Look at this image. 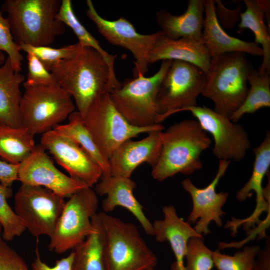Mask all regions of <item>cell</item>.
<instances>
[{
    "label": "cell",
    "mask_w": 270,
    "mask_h": 270,
    "mask_svg": "<svg viewBox=\"0 0 270 270\" xmlns=\"http://www.w3.org/2000/svg\"><path fill=\"white\" fill-rule=\"evenodd\" d=\"M50 72L56 84L74 98L83 118L96 98L121 85L114 80L98 52L80 45L73 56L60 61Z\"/></svg>",
    "instance_id": "6da1fadb"
},
{
    "label": "cell",
    "mask_w": 270,
    "mask_h": 270,
    "mask_svg": "<svg viewBox=\"0 0 270 270\" xmlns=\"http://www.w3.org/2000/svg\"><path fill=\"white\" fill-rule=\"evenodd\" d=\"M162 150L152 176L163 181L178 174L190 175L202 166L200 156L212 140L196 120L176 122L160 132Z\"/></svg>",
    "instance_id": "7a4b0ae2"
},
{
    "label": "cell",
    "mask_w": 270,
    "mask_h": 270,
    "mask_svg": "<svg viewBox=\"0 0 270 270\" xmlns=\"http://www.w3.org/2000/svg\"><path fill=\"white\" fill-rule=\"evenodd\" d=\"M62 0H6L0 10L8 14L16 44L48 46L66 29L56 18Z\"/></svg>",
    "instance_id": "3957f363"
},
{
    "label": "cell",
    "mask_w": 270,
    "mask_h": 270,
    "mask_svg": "<svg viewBox=\"0 0 270 270\" xmlns=\"http://www.w3.org/2000/svg\"><path fill=\"white\" fill-rule=\"evenodd\" d=\"M252 68L244 53L212 58L201 94L214 102V110L230 118L246 96L248 77Z\"/></svg>",
    "instance_id": "277c9868"
},
{
    "label": "cell",
    "mask_w": 270,
    "mask_h": 270,
    "mask_svg": "<svg viewBox=\"0 0 270 270\" xmlns=\"http://www.w3.org/2000/svg\"><path fill=\"white\" fill-rule=\"evenodd\" d=\"M106 236L107 270H146L158 258L133 223L100 212Z\"/></svg>",
    "instance_id": "5b68a950"
},
{
    "label": "cell",
    "mask_w": 270,
    "mask_h": 270,
    "mask_svg": "<svg viewBox=\"0 0 270 270\" xmlns=\"http://www.w3.org/2000/svg\"><path fill=\"white\" fill-rule=\"evenodd\" d=\"M172 60H162L152 76L126 79L109 92L116 110L132 125L146 127L156 124L160 115L157 94L161 82Z\"/></svg>",
    "instance_id": "8992f818"
},
{
    "label": "cell",
    "mask_w": 270,
    "mask_h": 270,
    "mask_svg": "<svg viewBox=\"0 0 270 270\" xmlns=\"http://www.w3.org/2000/svg\"><path fill=\"white\" fill-rule=\"evenodd\" d=\"M24 88L20 102L21 121L34 137L53 130L74 111L71 96L57 84Z\"/></svg>",
    "instance_id": "52a82bcc"
},
{
    "label": "cell",
    "mask_w": 270,
    "mask_h": 270,
    "mask_svg": "<svg viewBox=\"0 0 270 270\" xmlns=\"http://www.w3.org/2000/svg\"><path fill=\"white\" fill-rule=\"evenodd\" d=\"M83 119L100 152L108 160L124 142L142 133L164 129L160 124L146 127L130 124L115 108L109 92L95 99Z\"/></svg>",
    "instance_id": "ba28073f"
},
{
    "label": "cell",
    "mask_w": 270,
    "mask_h": 270,
    "mask_svg": "<svg viewBox=\"0 0 270 270\" xmlns=\"http://www.w3.org/2000/svg\"><path fill=\"white\" fill-rule=\"evenodd\" d=\"M98 200L92 188L82 189L66 202L51 236L48 248L57 254L74 249L96 230L91 219L96 214Z\"/></svg>",
    "instance_id": "9c48e42d"
},
{
    "label": "cell",
    "mask_w": 270,
    "mask_h": 270,
    "mask_svg": "<svg viewBox=\"0 0 270 270\" xmlns=\"http://www.w3.org/2000/svg\"><path fill=\"white\" fill-rule=\"evenodd\" d=\"M206 76L203 70L192 64L172 60L157 94L160 115L156 124L184 108L198 106L197 98L202 94Z\"/></svg>",
    "instance_id": "30bf717a"
},
{
    "label": "cell",
    "mask_w": 270,
    "mask_h": 270,
    "mask_svg": "<svg viewBox=\"0 0 270 270\" xmlns=\"http://www.w3.org/2000/svg\"><path fill=\"white\" fill-rule=\"evenodd\" d=\"M14 212L36 238L50 237L62 212L64 198L46 188L22 184L14 196Z\"/></svg>",
    "instance_id": "8fae6325"
},
{
    "label": "cell",
    "mask_w": 270,
    "mask_h": 270,
    "mask_svg": "<svg viewBox=\"0 0 270 270\" xmlns=\"http://www.w3.org/2000/svg\"><path fill=\"white\" fill-rule=\"evenodd\" d=\"M86 15L96 26L98 32L111 44L130 50L135 59L133 68L134 78L144 76L148 71V58L150 51L160 34L138 33L127 19L121 17L110 20L102 17L96 12L91 0L86 1Z\"/></svg>",
    "instance_id": "7c38bea8"
},
{
    "label": "cell",
    "mask_w": 270,
    "mask_h": 270,
    "mask_svg": "<svg viewBox=\"0 0 270 270\" xmlns=\"http://www.w3.org/2000/svg\"><path fill=\"white\" fill-rule=\"evenodd\" d=\"M182 111L190 112L202 128L212 136V152L219 160L239 162L244 158L251 142L242 126L205 106H190L180 110Z\"/></svg>",
    "instance_id": "4fadbf2b"
},
{
    "label": "cell",
    "mask_w": 270,
    "mask_h": 270,
    "mask_svg": "<svg viewBox=\"0 0 270 270\" xmlns=\"http://www.w3.org/2000/svg\"><path fill=\"white\" fill-rule=\"evenodd\" d=\"M230 161L220 160L217 172L210 183L204 188L196 187L190 178L182 180L183 189L190 195L192 207L187 222L194 224L196 232L202 236L210 233L209 226L214 222L217 226L222 225V217L225 212L222 208L226 204L228 193L216 192V186L224 175Z\"/></svg>",
    "instance_id": "5bb4252c"
},
{
    "label": "cell",
    "mask_w": 270,
    "mask_h": 270,
    "mask_svg": "<svg viewBox=\"0 0 270 270\" xmlns=\"http://www.w3.org/2000/svg\"><path fill=\"white\" fill-rule=\"evenodd\" d=\"M40 142L70 177L90 188L102 177L100 168L77 142L66 134L53 129L42 134Z\"/></svg>",
    "instance_id": "9a60e30c"
},
{
    "label": "cell",
    "mask_w": 270,
    "mask_h": 270,
    "mask_svg": "<svg viewBox=\"0 0 270 270\" xmlns=\"http://www.w3.org/2000/svg\"><path fill=\"white\" fill-rule=\"evenodd\" d=\"M46 151L40 144L36 145L31 154L19 164L18 180L46 188L64 198L88 187L58 170Z\"/></svg>",
    "instance_id": "2e32d148"
},
{
    "label": "cell",
    "mask_w": 270,
    "mask_h": 270,
    "mask_svg": "<svg viewBox=\"0 0 270 270\" xmlns=\"http://www.w3.org/2000/svg\"><path fill=\"white\" fill-rule=\"evenodd\" d=\"M162 131H152L142 140L130 139L122 144L108 160L110 175L130 178L134 170L144 162L153 168L161 153Z\"/></svg>",
    "instance_id": "e0dca14e"
},
{
    "label": "cell",
    "mask_w": 270,
    "mask_h": 270,
    "mask_svg": "<svg viewBox=\"0 0 270 270\" xmlns=\"http://www.w3.org/2000/svg\"><path fill=\"white\" fill-rule=\"evenodd\" d=\"M96 184L95 192L101 196H106L102 202L103 212H112L118 206L124 208L136 218L147 234L154 236L152 223L133 194L136 182L130 178L112 175L102 176Z\"/></svg>",
    "instance_id": "ac0fdd59"
},
{
    "label": "cell",
    "mask_w": 270,
    "mask_h": 270,
    "mask_svg": "<svg viewBox=\"0 0 270 270\" xmlns=\"http://www.w3.org/2000/svg\"><path fill=\"white\" fill-rule=\"evenodd\" d=\"M255 159L251 176L245 184L236 194L238 200L242 202L250 198L252 193L256 194V206L252 214L245 220L234 221L236 227L238 225L249 227L259 221L258 218L263 212H270V198H266L262 186V180L268 173L270 166V133L268 131L264 140L254 149Z\"/></svg>",
    "instance_id": "d6986e66"
},
{
    "label": "cell",
    "mask_w": 270,
    "mask_h": 270,
    "mask_svg": "<svg viewBox=\"0 0 270 270\" xmlns=\"http://www.w3.org/2000/svg\"><path fill=\"white\" fill-rule=\"evenodd\" d=\"M202 41L212 58L229 52L262 56L260 46L232 36L222 28L217 18L214 0H204V19Z\"/></svg>",
    "instance_id": "ffe728a7"
},
{
    "label": "cell",
    "mask_w": 270,
    "mask_h": 270,
    "mask_svg": "<svg viewBox=\"0 0 270 270\" xmlns=\"http://www.w3.org/2000/svg\"><path fill=\"white\" fill-rule=\"evenodd\" d=\"M162 213L163 218L152 223L154 236L158 242H169L176 258L172 270H184L185 255L190 239L202 235L197 233L190 222L179 217L174 206H164Z\"/></svg>",
    "instance_id": "44dd1931"
},
{
    "label": "cell",
    "mask_w": 270,
    "mask_h": 270,
    "mask_svg": "<svg viewBox=\"0 0 270 270\" xmlns=\"http://www.w3.org/2000/svg\"><path fill=\"white\" fill-rule=\"evenodd\" d=\"M212 58L202 40L184 38L172 40L166 37L161 32L150 51L148 63L150 65L160 60L184 61L197 66L206 74Z\"/></svg>",
    "instance_id": "7402d4cb"
},
{
    "label": "cell",
    "mask_w": 270,
    "mask_h": 270,
    "mask_svg": "<svg viewBox=\"0 0 270 270\" xmlns=\"http://www.w3.org/2000/svg\"><path fill=\"white\" fill-rule=\"evenodd\" d=\"M204 19V0H188L186 11L176 16L164 10L156 13V20L160 32L172 40H202Z\"/></svg>",
    "instance_id": "603a6c76"
},
{
    "label": "cell",
    "mask_w": 270,
    "mask_h": 270,
    "mask_svg": "<svg viewBox=\"0 0 270 270\" xmlns=\"http://www.w3.org/2000/svg\"><path fill=\"white\" fill-rule=\"evenodd\" d=\"M24 76L13 69L7 57L0 66V124L11 128L22 127L20 102V86Z\"/></svg>",
    "instance_id": "cb8c5ba5"
},
{
    "label": "cell",
    "mask_w": 270,
    "mask_h": 270,
    "mask_svg": "<svg viewBox=\"0 0 270 270\" xmlns=\"http://www.w3.org/2000/svg\"><path fill=\"white\" fill-rule=\"evenodd\" d=\"M96 230L74 249L72 270H107L106 236L100 212L92 216Z\"/></svg>",
    "instance_id": "d4e9b609"
},
{
    "label": "cell",
    "mask_w": 270,
    "mask_h": 270,
    "mask_svg": "<svg viewBox=\"0 0 270 270\" xmlns=\"http://www.w3.org/2000/svg\"><path fill=\"white\" fill-rule=\"evenodd\" d=\"M246 10L240 13L238 24L239 32L249 29L254 36V42L260 44L262 61L258 70L260 74H270V31L264 22V12L258 0H244Z\"/></svg>",
    "instance_id": "484cf974"
},
{
    "label": "cell",
    "mask_w": 270,
    "mask_h": 270,
    "mask_svg": "<svg viewBox=\"0 0 270 270\" xmlns=\"http://www.w3.org/2000/svg\"><path fill=\"white\" fill-rule=\"evenodd\" d=\"M35 146L34 136L25 128L0 126V157L2 160L18 164Z\"/></svg>",
    "instance_id": "4316f807"
},
{
    "label": "cell",
    "mask_w": 270,
    "mask_h": 270,
    "mask_svg": "<svg viewBox=\"0 0 270 270\" xmlns=\"http://www.w3.org/2000/svg\"><path fill=\"white\" fill-rule=\"evenodd\" d=\"M68 123L60 124L54 129L66 134L77 142L100 168L102 176L110 175L109 161L100 152L80 113L74 111L68 116Z\"/></svg>",
    "instance_id": "83f0119b"
},
{
    "label": "cell",
    "mask_w": 270,
    "mask_h": 270,
    "mask_svg": "<svg viewBox=\"0 0 270 270\" xmlns=\"http://www.w3.org/2000/svg\"><path fill=\"white\" fill-rule=\"evenodd\" d=\"M56 18L65 26H69L77 37L78 42L82 47H90L98 52L108 64L114 80L119 82L114 71V62L116 55L110 54L104 50L99 42L81 24L73 10L70 0H62Z\"/></svg>",
    "instance_id": "f1b7e54d"
},
{
    "label": "cell",
    "mask_w": 270,
    "mask_h": 270,
    "mask_svg": "<svg viewBox=\"0 0 270 270\" xmlns=\"http://www.w3.org/2000/svg\"><path fill=\"white\" fill-rule=\"evenodd\" d=\"M250 84L246 96L240 106L230 116V120L237 122L246 114H253L263 108L270 106V74H260L252 68L249 72Z\"/></svg>",
    "instance_id": "f546056e"
},
{
    "label": "cell",
    "mask_w": 270,
    "mask_h": 270,
    "mask_svg": "<svg viewBox=\"0 0 270 270\" xmlns=\"http://www.w3.org/2000/svg\"><path fill=\"white\" fill-rule=\"evenodd\" d=\"M260 250L258 246H249L230 256L216 250L213 251L214 266L218 270H253Z\"/></svg>",
    "instance_id": "4dcf8cb0"
},
{
    "label": "cell",
    "mask_w": 270,
    "mask_h": 270,
    "mask_svg": "<svg viewBox=\"0 0 270 270\" xmlns=\"http://www.w3.org/2000/svg\"><path fill=\"white\" fill-rule=\"evenodd\" d=\"M11 187L0 184V224L2 237L5 241L12 240L26 230L22 220L9 206L7 200L12 196Z\"/></svg>",
    "instance_id": "1f68e13d"
},
{
    "label": "cell",
    "mask_w": 270,
    "mask_h": 270,
    "mask_svg": "<svg viewBox=\"0 0 270 270\" xmlns=\"http://www.w3.org/2000/svg\"><path fill=\"white\" fill-rule=\"evenodd\" d=\"M184 260V270H212L213 251L205 244L202 236L190 239Z\"/></svg>",
    "instance_id": "d6a6232c"
},
{
    "label": "cell",
    "mask_w": 270,
    "mask_h": 270,
    "mask_svg": "<svg viewBox=\"0 0 270 270\" xmlns=\"http://www.w3.org/2000/svg\"><path fill=\"white\" fill-rule=\"evenodd\" d=\"M80 44L65 46L60 48L48 46H34L29 44L19 45L20 50L35 55L49 72L60 61L73 56L80 47Z\"/></svg>",
    "instance_id": "836d02e7"
},
{
    "label": "cell",
    "mask_w": 270,
    "mask_h": 270,
    "mask_svg": "<svg viewBox=\"0 0 270 270\" xmlns=\"http://www.w3.org/2000/svg\"><path fill=\"white\" fill-rule=\"evenodd\" d=\"M8 54L12 67L16 72L22 70L23 56L20 53L19 45L14 40L8 22L4 17L0 9V52Z\"/></svg>",
    "instance_id": "e575fe53"
},
{
    "label": "cell",
    "mask_w": 270,
    "mask_h": 270,
    "mask_svg": "<svg viewBox=\"0 0 270 270\" xmlns=\"http://www.w3.org/2000/svg\"><path fill=\"white\" fill-rule=\"evenodd\" d=\"M26 58L28 72L26 80L23 83L24 88L57 84L51 72L46 70L35 55L28 53Z\"/></svg>",
    "instance_id": "d590c367"
},
{
    "label": "cell",
    "mask_w": 270,
    "mask_h": 270,
    "mask_svg": "<svg viewBox=\"0 0 270 270\" xmlns=\"http://www.w3.org/2000/svg\"><path fill=\"white\" fill-rule=\"evenodd\" d=\"M0 270H29L23 258L3 240L1 232Z\"/></svg>",
    "instance_id": "8d00e7d4"
},
{
    "label": "cell",
    "mask_w": 270,
    "mask_h": 270,
    "mask_svg": "<svg viewBox=\"0 0 270 270\" xmlns=\"http://www.w3.org/2000/svg\"><path fill=\"white\" fill-rule=\"evenodd\" d=\"M74 256L72 250L66 257L57 260L54 266H50L41 260L37 248L36 258L32 264V270H72Z\"/></svg>",
    "instance_id": "74e56055"
},
{
    "label": "cell",
    "mask_w": 270,
    "mask_h": 270,
    "mask_svg": "<svg viewBox=\"0 0 270 270\" xmlns=\"http://www.w3.org/2000/svg\"><path fill=\"white\" fill-rule=\"evenodd\" d=\"M18 164L0 160V184L11 187L12 183L18 180Z\"/></svg>",
    "instance_id": "f35d334b"
},
{
    "label": "cell",
    "mask_w": 270,
    "mask_h": 270,
    "mask_svg": "<svg viewBox=\"0 0 270 270\" xmlns=\"http://www.w3.org/2000/svg\"><path fill=\"white\" fill-rule=\"evenodd\" d=\"M253 270H270V240H266L264 248L260 250L253 268Z\"/></svg>",
    "instance_id": "ab89813d"
},
{
    "label": "cell",
    "mask_w": 270,
    "mask_h": 270,
    "mask_svg": "<svg viewBox=\"0 0 270 270\" xmlns=\"http://www.w3.org/2000/svg\"><path fill=\"white\" fill-rule=\"evenodd\" d=\"M259 2L264 10V18H266L270 26V1L263 0H259Z\"/></svg>",
    "instance_id": "60d3db41"
},
{
    "label": "cell",
    "mask_w": 270,
    "mask_h": 270,
    "mask_svg": "<svg viewBox=\"0 0 270 270\" xmlns=\"http://www.w3.org/2000/svg\"><path fill=\"white\" fill-rule=\"evenodd\" d=\"M6 59L4 55L2 52H0V66H2L4 63Z\"/></svg>",
    "instance_id": "b9f144b4"
},
{
    "label": "cell",
    "mask_w": 270,
    "mask_h": 270,
    "mask_svg": "<svg viewBox=\"0 0 270 270\" xmlns=\"http://www.w3.org/2000/svg\"><path fill=\"white\" fill-rule=\"evenodd\" d=\"M146 270H156L154 269V268H149Z\"/></svg>",
    "instance_id": "7bdbcfd3"
},
{
    "label": "cell",
    "mask_w": 270,
    "mask_h": 270,
    "mask_svg": "<svg viewBox=\"0 0 270 270\" xmlns=\"http://www.w3.org/2000/svg\"><path fill=\"white\" fill-rule=\"evenodd\" d=\"M2 228L1 225L0 224V232H2Z\"/></svg>",
    "instance_id": "ee69618b"
},
{
    "label": "cell",
    "mask_w": 270,
    "mask_h": 270,
    "mask_svg": "<svg viewBox=\"0 0 270 270\" xmlns=\"http://www.w3.org/2000/svg\"><path fill=\"white\" fill-rule=\"evenodd\" d=\"M2 126V125H0V126Z\"/></svg>",
    "instance_id": "f6af8a7d"
}]
</instances>
